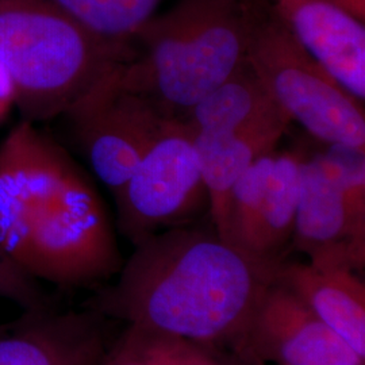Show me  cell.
<instances>
[{"mask_svg": "<svg viewBox=\"0 0 365 365\" xmlns=\"http://www.w3.org/2000/svg\"><path fill=\"white\" fill-rule=\"evenodd\" d=\"M134 247L98 312L187 342L238 341L280 265L250 257L214 227H172Z\"/></svg>", "mask_w": 365, "mask_h": 365, "instance_id": "cell-1", "label": "cell"}, {"mask_svg": "<svg viewBox=\"0 0 365 365\" xmlns=\"http://www.w3.org/2000/svg\"><path fill=\"white\" fill-rule=\"evenodd\" d=\"M269 0H178L133 38L134 54L113 78L184 119L247 60Z\"/></svg>", "mask_w": 365, "mask_h": 365, "instance_id": "cell-2", "label": "cell"}, {"mask_svg": "<svg viewBox=\"0 0 365 365\" xmlns=\"http://www.w3.org/2000/svg\"><path fill=\"white\" fill-rule=\"evenodd\" d=\"M134 54L102 38L54 0H0V63L22 120L66 113Z\"/></svg>", "mask_w": 365, "mask_h": 365, "instance_id": "cell-3", "label": "cell"}, {"mask_svg": "<svg viewBox=\"0 0 365 365\" xmlns=\"http://www.w3.org/2000/svg\"><path fill=\"white\" fill-rule=\"evenodd\" d=\"M247 60L292 123L336 149L364 155V102L291 33L272 4L252 37Z\"/></svg>", "mask_w": 365, "mask_h": 365, "instance_id": "cell-4", "label": "cell"}, {"mask_svg": "<svg viewBox=\"0 0 365 365\" xmlns=\"http://www.w3.org/2000/svg\"><path fill=\"white\" fill-rule=\"evenodd\" d=\"M123 265L105 202L78 168L39 211L21 267L36 280L60 287H88Z\"/></svg>", "mask_w": 365, "mask_h": 365, "instance_id": "cell-5", "label": "cell"}, {"mask_svg": "<svg viewBox=\"0 0 365 365\" xmlns=\"http://www.w3.org/2000/svg\"><path fill=\"white\" fill-rule=\"evenodd\" d=\"M114 200L118 227L133 245L184 226L209 210L192 131L185 120H176L157 140Z\"/></svg>", "mask_w": 365, "mask_h": 365, "instance_id": "cell-6", "label": "cell"}, {"mask_svg": "<svg viewBox=\"0 0 365 365\" xmlns=\"http://www.w3.org/2000/svg\"><path fill=\"white\" fill-rule=\"evenodd\" d=\"M113 73L64 118L93 175L115 197L146 152L179 119L144 95L120 87Z\"/></svg>", "mask_w": 365, "mask_h": 365, "instance_id": "cell-7", "label": "cell"}, {"mask_svg": "<svg viewBox=\"0 0 365 365\" xmlns=\"http://www.w3.org/2000/svg\"><path fill=\"white\" fill-rule=\"evenodd\" d=\"M304 158L299 149L274 150L241 175L230 196L226 242L256 260L284 261L295 227Z\"/></svg>", "mask_w": 365, "mask_h": 365, "instance_id": "cell-8", "label": "cell"}, {"mask_svg": "<svg viewBox=\"0 0 365 365\" xmlns=\"http://www.w3.org/2000/svg\"><path fill=\"white\" fill-rule=\"evenodd\" d=\"M78 168L61 145L27 120L0 143V248L19 267L39 211Z\"/></svg>", "mask_w": 365, "mask_h": 365, "instance_id": "cell-9", "label": "cell"}, {"mask_svg": "<svg viewBox=\"0 0 365 365\" xmlns=\"http://www.w3.org/2000/svg\"><path fill=\"white\" fill-rule=\"evenodd\" d=\"M237 342L253 356L280 365H364L365 361L277 277L261 295Z\"/></svg>", "mask_w": 365, "mask_h": 365, "instance_id": "cell-10", "label": "cell"}, {"mask_svg": "<svg viewBox=\"0 0 365 365\" xmlns=\"http://www.w3.org/2000/svg\"><path fill=\"white\" fill-rule=\"evenodd\" d=\"M345 167L346 158L339 155L306 156L291 244L312 262H341L359 271L365 255L354 244Z\"/></svg>", "mask_w": 365, "mask_h": 365, "instance_id": "cell-11", "label": "cell"}, {"mask_svg": "<svg viewBox=\"0 0 365 365\" xmlns=\"http://www.w3.org/2000/svg\"><path fill=\"white\" fill-rule=\"evenodd\" d=\"M292 120L274 106L260 117L223 130L194 133V145L209 196V214L217 235L225 238L230 196L237 180L277 146Z\"/></svg>", "mask_w": 365, "mask_h": 365, "instance_id": "cell-12", "label": "cell"}, {"mask_svg": "<svg viewBox=\"0 0 365 365\" xmlns=\"http://www.w3.org/2000/svg\"><path fill=\"white\" fill-rule=\"evenodd\" d=\"M105 341L91 314L24 312L0 327V365H99Z\"/></svg>", "mask_w": 365, "mask_h": 365, "instance_id": "cell-13", "label": "cell"}, {"mask_svg": "<svg viewBox=\"0 0 365 365\" xmlns=\"http://www.w3.org/2000/svg\"><path fill=\"white\" fill-rule=\"evenodd\" d=\"M291 33L361 102L365 101V24L330 0H269Z\"/></svg>", "mask_w": 365, "mask_h": 365, "instance_id": "cell-14", "label": "cell"}, {"mask_svg": "<svg viewBox=\"0 0 365 365\" xmlns=\"http://www.w3.org/2000/svg\"><path fill=\"white\" fill-rule=\"evenodd\" d=\"M276 277L365 357V286L354 268L339 262L282 261Z\"/></svg>", "mask_w": 365, "mask_h": 365, "instance_id": "cell-15", "label": "cell"}, {"mask_svg": "<svg viewBox=\"0 0 365 365\" xmlns=\"http://www.w3.org/2000/svg\"><path fill=\"white\" fill-rule=\"evenodd\" d=\"M66 13L102 38L133 43L163 0H54Z\"/></svg>", "mask_w": 365, "mask_h": 365, "instance_id": "cell-16", "label": "cell"}, {"mask_svg": "<svg viewBox=\"0 0 365 365\" xmlns=\"http://www.w3.org/2000/svg\"><path fill=\"white\" fill-rule=\"evenodd\" d=\"M0 299L11 302L22 312L49 307L38 280L25 272L0 248Z\"/></svg>", "mask_w": 365, "mask_h": 365, "instance_id": "cell-17", "label": "cell"}, {"mask_svg": "<svg viewBox=\"0 0 365 365\" xmlns=\"http://www.w3.org/2000/svg\"><path fill=\"white\" fill-rule=\"evenodd\" d=\"M15 108L14 90L3 64L0 63V123H3Z\"/></svg>", "mask_w": 365, "mask_h": 365, "instance_id": "cell-18", "label": "cell"}, {"mask_svg": "<svg viewBox=\"0 0 365 365\" xmlns=\"http://www.w3.org/2000/svg\"><path fill=\"white\" fill-rule=\"evenodd\" d=\"M342 11L365 24V0H330Z\"/></svg>", "mask_w": 365, "mask_h": 365, "instance_id": "cell-19", "label": "cell"}]
</instances>
